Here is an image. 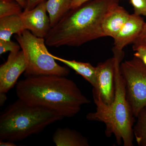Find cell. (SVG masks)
Instances as JSON below:
<instances>
[{
    "instance_id": "cell-1",
    "label": "cell",
    "mask_w": 146,
    "mask_h": 146,
    "mask_svg": "<svg viewBox=\"0 0 146 146\" xmlns=\"http://www.w3.org/2000/svg\"><path fill=\"white\" fill-rule=\"evenodd\" d=\"M18 98L72 117L91 101L73 80L56 75L27 77L16 86Z\"/></svg>"
},
{
    "instance_id": "cell-2",
    "label": "cell",
    "mask_w": 146,
    "mask_h": 146,
    "mask_svg": "<svg viewBox=\"0 0 146 146\" xmlns=\"http://www.w3.org/2000/svg\"><path fill=\"white\" fill-rule=\"evenodd\" d=\"M119 0H92L71 9L51 29L45 38L51 47H78L102 37V25L110 11Z\"/></svg>"
},
{
    "instance_id": "cell-3",
    "label": "cell",
    "mask_w": 146,
    "mask_h": 146,
    "mask_svg": "<svg viewBox=\"0 0 146 146\" xmlns=\"http://www.w3.org/2000/svg\"><path fill=\"white\" fill-rule=\"evenodd\" d=\"M115 59V97L110 104L104 103L99 95L93 93L96 111L86 116L87 119L103 123L106 126V136L114 135L117 144L124 146H133V127L135 117L126 96L124 82L121 74L120 65L124 56L114 55Z\"/></svg>"
},
{
    "instance_id": "cell-4",
    "label": "cell",
    "mask_w": 146,
    "mask_h": 146,
    "mask_svg": "<svg viewBox=\"0 0 146 146\" xmlns=\"http://www.w3.org/2000/svg\"><path fill=\"white\" fill-rule=\"evenodd\" d=\"M57 112L18 99L0 116V141H22L64 118Z\"/></svg>"
},
{
    "instance_id": "cell-5",
    "label": "cell",
    "mask_w": 146,
    "mask_h": 146,
    "mask_svg": "<svg viewBox=\"0 0 146 146\" xmlns=\"http://www.w3.org/2000/svg\"><path fill=\"white\" fill-rule=\"evenodd\" d=\"M25 58L27 77L41 75H56L66 76L70 73L68 68L58 65L47 49L44 38L37 37L28 30L15 36Z\"/></svg>"
},
{
    "instance_id": "cell-6",
    "label": "cell",
    "mask_w": 146,
    "mask_h": 146,
    "mask_svg": "<svg viewBox=\"0 0 146 146\" xmlns=\"http://www.w3.org/2000/svg\"><path fill=\"white\" fill-rule=\"evenodd\" d=\"M120 71L124 82L127 99L136 118L146 106V66L134 56L121 63Z\"/></svg>"
},
{
    "instance_id": "cell-7",
    "label": "cell",
    "mask_w": 146,
    "mask_h": 146,
    "mask_svg": "<svg viewBox=\"0 0 146 146\" xmlns=\"http://www.w3.org/2000/svg\"><path fill=\"white\" fill-rule=\"evenodd\" d=\"M96 86L93 93L99 95L103 102L110 104L115 97V59L114 57L99 63L96 66Z\"/></svg>"
},
{
    "instance_id": "cell-8",
    "label": "cell",
    "mask_w": 146,
    "mask_h": 146,
    "mask_svg": "<svg viewBox=\"0 0 146 146\" xmlns=\"http://www.w3.org/2000/svg\"><path fill=\"white\" fill-rule=\"evenodd\" d=\"M27 62L23 51L10 52L7 60L0 66V93L6 94L25 72Z\"/></svg>"
},
{
    "instance_id": "cell-9",
    "label": "cell",
    "mask_w": 146,
    "mask_h": 146,
    "mask_svg": "<svg viewBox=\"0 0 146 146\" xmlns=\"http://www.w3.org/2000/svg\"><path fill=\"white\" fill-rule=\"evenodd\" d=\"M46 2L47 0L44 1L33 9L24 11L21 14L25 29L37 37L44 39L51 29L49 16L47 14Z\"/></svg>"
},
{
    "instance_id": "cell-10",
    "label": "cell",
    "mask_w": 146,
    "mask_h": 146,
    "mask_svg": "<svg viewBox=\"0 0 146 146\" xmlns=\"http://www.w3.org/2000/svg\"><path fill=\"white\" fill-rule=\"evenodd\" d=\"M145 22L141 16L130 14L128 19L113 38V53H123L125 47L133 44L141 33Z\"/></svg>"
},
{
    "instance_id": "cell-11",
    "label": "cell",
    "mask_w": 146,
    "mask_h": 146,
    "mask_svg": "<svg viewBox=\"0 0 146 146\" xmlns=\"http://www.w3.org/2000/svg\"><path fill=\"white\" fill-rule=\"evenodd\" d=\"M130 14L119 4L111 9L102 23V37L114 38L127 21Z\"/></svg>"
},
{
    "instance_id": "cell-12",
    "label": "cell",
    "mask_w": 146,
    "mask_h": 146,
    "mask_svg": "<svg viewBox=\"0 0 146 146\" xmlns=\"http://www.w3.org/2000/svg\"><path fill=\"white\" fill-rule=\"evenodd\" d=\"M52 140L57 146H89L88 139L77 131L69 128H58Z\"/></svg>"
},
{
    "instance_id": "cell-13",
    "label": "cell",
    "mask_w": 146,
    "mask_h": 146,
    "mask_svg": "<svg viewBox=\"0 0 146 146\" xmlns=\"http://www.w3.org/2000/svg\"><path fill=\"white\" fill-rule=\"evenodd\" d=\"M56 60L64 63L65 65L72 69L77 74L80 75L92 85L93 88L96 86V67H94L90 63L79 62L75 60H68L61 58L52 54Z\"/></svg>"
},
{
    "instance_id": "cell-14",
    "label": "cell",
    "mask_w": 146,
    "mask_h": 146,
    "mask_svg": "<svg viewBox=\"0 0 146 146\" xmlns=\"http://www.w3.org/2000/svg\"><path fill=\"white\" fill-rule=\"evenodd\" d=\"M25 30L21 14L0 18V40H10L13 35L18 34Z\"/></svg>"
},
{
    "instance_id": "cell-15",
    "label": "cell",
    "mask_w": 146,
    "mask_h": 146,
    "mask_svg": "<svg viewBox=\"0 0 146 146\" xmlns=\"http://www.w3.org/2000/svg\"><path fill=\"white\" fill-rule=\"evenodd\" d=\"M72 1L47 0V11L49 16L51 28L70 10Z\"/></svg>"
},
{
    "instance_id": "cell-16",
    "label": "cell",
    "mask_w": 146,
    "mask_h": 146,
    "mask_svg": "<svg viewBox=\"0 0 146 146\" xmlns=\"http://www.w3.org/2000/svg\"><path fill=\"white\" fill-rule=\"evenodd\" d=\"M133 127L134 137L139 146H146V106L141 110Z\"/></svg>"
},
{
    "instance_id": "cell-17",
    "label": "cell",
    "mask_w": 146,
    "mask_h": 146,
    "mask_svg": "<svg viewBox=\"0 0 146 146\" xmlns=\"http://www.w3.org/2000/svg\"><path fill=\"white\" fill-rule=\"evenodd\" d=\"M22 7L15 0H0V18L23 13Z\"/></svg>"
},
{
    "instance_id": "cell-18",
    "label": "cell",
    "mask_w": 146,
    "mask_h": 146,
    "mask_svg": "<svg viewBox=\"0 0 146 146\" xmlns=\"http://www.w3.org/2000/svg\"><path fill=\"white\" fill-rule=\"evenodd\" d=\"M21 46L18 43L11 41L0 40V55L9 51L10 52L20 50Z\"/></svg>"
},
{
    "instance_id": "cell-19",
    "label": "cell",
    "mask_w": 146,
    "mask_h": 146,
    "mask_svg": "<svg viewBox=\"0 0 146 146\" xmlns=\"http://www.w3.org/2000/svg\"><path fill=\"white\" fill-rule=\"evenodd\" d=\"M134 13L139 16H146V0H130Z\"/></svg>"
},
{
    "instance_id": "cell-20",
    "label": "cell",
    "mask_w": 146,
    "mask_h": 146,
    "mask_svg": "<svg viewBox=\"0 0 146 146\" xmlns=\"http://www.w3.org/2000/svg\"><path fill=\"white\" fill-rule=\"evenodd\" d=\"M133 44L132 48L133 51L140 47L146 48V23H145L142 31Z\"/></svg>"
},
{
    "instance_id": "cell-21",
    "label": "cell",
    "mask_w": 146,
    "mask_h": 146,
    "mask_svg": "<svg viewBox=\"0 0 146 146\" xmlns=\"http://www.w3.org/2000/svg\"><path fill=\"white\" fill-rule=\"evenodd\" d=\"M134 56L138 58L146 66V48L140 47L134 51Z\"/></svg>"
},
{
    "instance_id": "cell-22",
    "label": "cell",
    "mask_w": 146,
    "mask_h": 146,
    "mask_svg": "<svg viewBox=\"0 0 146 146\" xmlns=\"http://www.w3.org/2000/svg\"><path fill=\"white\" fill-rule=\"evenodd\" d=\"M45 1L46 0H27L26 7L24 9V11H28L31 10L35 8L42 2Z\"/></svg>"
},
{
    "instance_id": "cell-23",
    "label": "cell",
    "mask_w": 146,
    "mask_h": 146,
    "mask_svg": "<svg viewBox=\"0 0 146 146\" xmlns=\"http://www.w3.org/2000/svg\"><path fill=\"white\" fill-rule=\"evenodd\" d=\"M91 1L92 0H72L71 3V9L78 7L85 3Z\"/></svg>"
},
{
    "instance_id": "cell-24",
    "label": "cell",
    "mask_w": 146,
    "mask_h": 146,
    "mask_svg": "<svg viewBox=\"0 0 146 146\" xmlns=\"http://www.w3.org/2000/svg\"><path fill=\"white\" fill-rule=\"evenodd\" d=\"M7 100L6 93H0V106H3Z\"/></svg>"
},
{
    "instance_id": "cell-25",
    "label": "cell",
    "mask_w": 146,
    "mask_h": 146,
    "mask_svg": "<svg viewBox=\"0 0 146 146\" xmlns=\"http://www.w3.org/2000/svg\"><path fill=\"white\" fill-rule=\"evenodd\" d=\"M0 146H15L16 144L14 142L9 141H0Z\"/></svg>"
},
{
    "instance_id": "cell-26",
    "label": "cell",
    "mask_w": 146,
    "mask_h": 146,
    "mask_svg": "<svg viewBox=\"0 0 146 146\" xmlns=\"http://www.w3.org/2000/svg\"><path fill=\"white\" fill-rule=\"evenodd\" d=\"M15 1L17 2L23 9H25L26 7L27 0H15Z\"/></svg>"
},
{
    "instance_id": "cell-27",
    "label": "cell",
    "mask_w": 146,
    "mask_h": 146,
    "mask_svg": "<svg viewBox=\"0 0 146 146\" xmlns=\"http://www.w3.org/2000/svg\"></svg>"
}]
</instances>
